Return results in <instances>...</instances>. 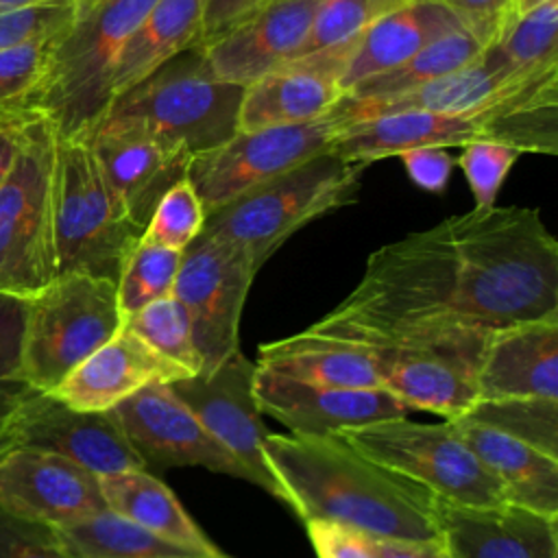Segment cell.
Here are the masks:
<instances>
[{"label": "cell", "mask_w": 558, "mask_h": 558, "mask_svg": "<svg viewBox=\"0 0 558 558\" xmlns=\"http://www.w3.org/2000/svg\"><path fill=\"white\" fill-rule=\"evenodd\" d=\"M558 316V242L532 207L449 216L377 248L325 318L493 331Z\"/></svg>", "instance_id": "6da1fadb"}, {"label": "cell", "mask_w": 558, "mask_h": 558, "mask_svg": "<svg viewBox=\"0 0 558 558\" xmlns=\"http://www.w3.org/2000/svg\"><path fill=\"white\" fill-rule=\"evenodd\" d=\"M264 456L303 523L329 521L381 541H440L436 497L340 436L268 434Z\"/></svg>", "instance_id": "7a4b0ae2"}, {"label": "cell", "mask_w": 558, "mask_h": 558, "mask_svg": "<svg viewBox=\"0 0 558 558\" xmlns=\"http://www.w3.org/2000/svg\"><path fill=\"white\" fill-rule=\"evenodd\" d=\"M305 331L364 347L381 388L408 410L445 421L464 416L477 403V366L490 331L469 327H366L320 318Z\"/></svg>", "instance_id": "3957f363"}, {"label": "cell", "mask_w": 558, "mask_h": 558, "mask_svg": "<svg viewBox=\"0 0 558 558\" xmlns=\"http://www.w3.org/2000/svg\"><path fill=\"white\" fill-rule=\"evenodd\" d=\"M242 94V85L211 72L198 44L113 98L96 124L137 131L196 155L238 131Z\"/></svg>", "instance_id": "277c9868"}, {"label": "cell", "mask_w": 558, "mask_h": 558, "mask_svg": "<svg viewBox=\"0 0 558 558\" xmlns=\"http://www.w3.org/2000/svg\"><path fill=\"white\" fill-rule=\"evenodd\" d=\"M155 0H98L52 41L31 107L59 135L83 137L105 113L116 59Z\"/></svg>", "instance_id": "5b68a950"}, {"label": "cell", "mask_w": 558, "mask_h": 558, "mask_svg": "<svg viewBox=\"0 0 558 558\" xmlns=\"http://www.w3.org/2000/svg\"><path fill=\"white\" fill-rule=\"evenodd\" d=\"M366 168L331 153L316 155L209 214L203 233L233 244L257 275L299 229L355 203Z\"/></svg>", "instance_id": "8992f818"}, {"label": "cell", "mask_w": 558, "mask_h": 558, "mask_svg": "<svg viewBox=\"0 0 558 558\" xmlns=\"http://www.w3.org/2000/svg\"><path fill=\"white\" fill-rule=\"evenodd\" d=\"M142 229L131 222L81 137L57 133L52 170L54 275L85 272L118 281Z\"/></svg>", "instance_id": "52a82bcc"}, {"label": "cell", "mask_w": 558, "mask_h": 558, "mask_svg": "<svg viewBox=\"0 0 558 558\" xmlns=\"http://www.w3.org/2000/svg\"><path fill=\"white\" fill-rule=\"evenodd\" d=\"M122 325L116 281L85 272L54 275L26 299L22 381L33 390L52 392Z\"/></svg>", "instance_id": "ba28073f"}, {"label": "cell", "mask_w": 558, "mask_h": 558, "mask_svg": "<svg viewBox=\"0 0 558 558\" xmlns=\"http://www.w3.org/2000/svg\"><path fill=\"white\" fill-rule=\"evenodd\" d=\"M54 124L35 116L0 183V292L20 299H31L54 277Z\"/></svg>", "instance_id": "9c48e42d"}, {"label": "cell", "mask_w": 558, "mask_h": 558, "mask_svg": "<svg viewBox=\"0 0 558 558\" xmlns=\"http://www.w3.org/2000/svg\"><path fill=\"white\" fill-rule=\"evenodd\" d=\"M338 436L445 504L469 508L510 504L501 484L462 442L449 421L416 423L403 416L353 427Z\"/></svg>", "instance_id": "30bf717a"}, {"label": "cell", "mask_w": 558, "mask_h": 558, "mask_svg": "<svg viewBox=\"0 0 558 558\" xmlns=\"http://www.w3.org/2000/svg\"><path fill=\"white\" fill-rule=\"evenodd\" d=\"M340 129L338 118L327 113L292 126L235 131L222 144L192 155L185 179L209 216L307 159L327 153Z\"/></svg>", "instance_id": "8fae6325"}, {"label": "cell", "mask_w": 558, "mask_h": 558, "mask_svg": "<svg viewBox=\"0 0 558 558\" xmlns=\"http://www.w3.org/2000/svg\"><path fill=\"white\" fill-rule=\"evenodd\" d=\"M255 272L248 259L229 242L201 235L183 251L172 286L183 305L203 371H214L240 349V320Z\"/></svg>", "instance_id": "7c38bea8"}, {"label": "cell", "mask_w": 558, "mask_h": 558, "mask_svg": "<svg viewBox=\"0 0 558 558\" xmlns=\"http://www.w3.org/2000/svg\"><path fill=\"white\" fill-rule=\"evenodd\" d=\"M525 83L501 94L497 100L466 113L401 111L342 126L333 135L327 153L344 161L371 166L377 159L399 157L401 153L421 146L453 148L477 140H495L512 146L517 105Z\"/></svg>", "instance_id": "4fadbf2b"}, {"label": "cell", "mask_w": 558, "mask_h": 558, "mask_svg": "<svg viewBox=\"0 0 558 558\" xmlns=\"http://www.w3.org/2000/svg\"><path fill=\"white\" fill-rule=\"evenodd\" d=\"M255 368V362L238 349L214 371L196 373L168 386L201 425L248 469L253 484L290 508L288 493L264 456V440L270 432L262 421L253 392Z\"/></svg>", "instance_id": "5bb4252c"}, {"label": "cell", "mask_w": 558, "mask_h": 558, "mask_svg": "<svg viewBox=\"0 0 558 558\" xmlns=\"http://www.w3.org/2000/svg\"><path fill=\"white\" fill-rule=\"evenodd\" d=\"M111 414L148 471L201 466L253 484L248 469L201 425L168 384L137 390L111 408Z\"/></svg>", "instance_id": "9a60e30c"}, {"label": "cell", "mask_w": 558, "mask_h": 558, "mask_svg": "<svg viewBox=\"0 0 558 558\" xmlns=\"http://www.w3.org/2000/svg\"><path fill=\"white\" fill-rule=\"evenodd\" d=\"M17 447L59 453L98 477L148 471L111 410H74L50 392L35 390L20 408L13 427V449Z\"/></svg>", "instance_id": "2e32d148"}, {"label": "cell", "mask_w": 558, "mask_h": 558, "mask_svg": "<svg viewBox=\"0 0 558 558\" xmlns=\"http://www.w3.org/2000/svg\"><path fill=\"white\" fill-rule=\"evenodd\" d=\"M105 508L98 475L63 456L28 447L0 456V510L44 525H65Z\"/></svg>", "instance_id": "e0dca14e"}, {"label": "cell", "mask_w": 558, "mask_h": 558, "mask_svg": "<svg viewBox=\"0 0 558 558\" xmlns=\"http://www.w3.org/2000/svg\"><path fill=\"white\" fill-rule=\"evenodd\" d=\"M253 392L259 412L277 418L296 436H338L353 427L408 416V408L384 388L314 386L259 366Z\"/></svg>", "instance_id": "ac0fdd59"}, {"label": "cell", "mask_w": 558, "mask_h": 558, "mask_svg": "<svg viewBox=\"0 0 558 558\" xmlns=\"http://www.w3.org/2000/svg\"><path fill=\"white\" fill-rule=\"evenodd\" d=\"M81 140L87 142L105 181L142 231L159 198L185 179L192 157L179 144L105 124L92 126Z\"/></svg>", "instance_id": "d6986e66"}, {"label": "cell", "mask_w": 558, "mask_h": 558, "mask_svg": "<svg viewBox=\"0 0 558 558\" xmlns=\"http://www.w3.org/2000/svg\"><path fill=\"white\" fill-rule=\"evenodd\" d=\"M320 0H272L216 39L201 44L211 72L233 85H251L294 59Z\"/></svg>", "instance_id": "ffe728a7"}, {"label": "cell", "mask_w": 558, "mask_h": 558, "mask_svg": "<svg viewBox=\"0 0 558 558\" xmlns=\"http://www.w3.org/2000/svg\"><path fill=\"white\" fill-rule=\"evenodd\" d=\"M440 543L451 558H558V517L523 506H453L436 499Z\"/></svg>", "instance_id": "44dd1931"}, {"label": "cell", "mask_w": 558, "mask_h": 558, "mask_svg": "<svg viewBox=\"0 0 558 558\" xmlns=\"http://www.w3.org/2000/svg\"><path fill=\"white\" fill-rule=\"evenodd\" d=\"M475 384L477 401L558 399V316L493 329Z\"/></svg>", "instance_id": "7402d4cb"}, {"label": "cell", "mask_w": 558, "mask_h": 558, "mask_svg": "<svg viewBox=\"0 0 558 558\" xmlns=\"http://www.w3.org/2000/svg\"><path fill=\"white\" fill-rule=\"evenodd\" d=\"M558 68V65H556ZM554 70V68H547ZM541 70V72H547ZM521 74L510 70L499 57L484 48L482 54L460 70H453L436 81H429L405 94L386 98H349L344 96L336 107L333 116L342 126L357 124L368 118L401 113V111H427V113H466L475 111L527 78L541 74Z\"/></svg>", "instance_id": "603a6c76"}, {"label": "cell", "mask_w": 558, "mask_h": 558, "mask_svg": "<svg viewBox=\"0 0 558 558\" xmlns=\"http://www.w3.org/2000/svg\"><path fill=\"white\" fill-rule=\"evenodd\" d=\"M190 377L172 362L157 355L124 325L87 355L50 395L83 412H107L153 384H172Z\"/></svg>", "instance_id": "cb8c5ba5"}, {"label": "cell", "mask_w": 558, "mask_h": 558, "mask_svg": "<svg viewBox=\"0 0 558 558\" xmlns=\"http://www.w3.org/2000/svg\"><path fill=\"white\" fill-rule=\"evenodd\" d=\"M344 98L338 81L316 65L292 59L244 87L238 131L292 126L325 118Z\"/></svg>", "instance_id": "d4e9b609"}, {"label": "cell", "mask_w": 558, "mask_h": 558, "mask_svg": "<svg viewBox=\"0 0 558 558\" xmlns=\"http://www.w3.org/2000/svg\"><path fill=\"white\" fill-rule=\"evenodd\" d=\"M458 28H462L458 17L438 0H412L386 13L355 37V48L340 76L344 96L357 83L403 63Z\"/></svg>", "instance_id": "484cf974"}, {"label": "cell", "mask_w": 558, "mask_h": 558, "mask_svg": "<svg viewBox=\"0 0 558 558\" xmlns=\"http://www.w3.org/2000/svg\"><path fill=\"white\" fill-rule=\"evenodd\" d=\"M462 442L501 484L514 506L558 517V458L471 418H449Z\"/></svg>", "instance_id": "4316f807"}, {"label": "cell", "mask_w": 558, "mask_h": 558, "mask_svg": "<svg viewBox=\"0 0 558 558\" xmlns=\"http://www.w3.org/2000/svg\"><path fill=\"white\" fill-rule=\"evenodd\" d=\"M259 368L314 386L381 388L371 353L349 340L299 331L294 336L259 344Z\"/></svg>", "instance_id": "83f0119b"}, {"label": "cell", "mask_w": 558, "mask_h": 558, "mask_svg": "<svg viewBox=\"0 0 558 558\" xmlns=\"http://www.w3.org/2000/svg\"><path fill=\"white\" fill-rule=\"evenodd\" d=\"M100 493L109 510L131 519L159 538L198 556H227L187 514L174 493L150 471L102 475Z\"/></svg>", "instance_id": "f1b7e54d"}, {"label": "cell", "mask_w": 558, "mask_h": 558, "mask_svg": "<svg viewBox=\"0 0 558 558\" xmlns=\"http://www.w3.org/2000/svg\"><path fill=\"white\" fill-rule=\"evenodd\" d=\"M205 0H155L124 41L109 83L111 100L179 52L201 44ZM109 100V102H111Z\"/></svg>", "instance_id": "f546056e"}, {"label": "cell", "mask_w": 558, "mask_h": 558, "mask_svg": "<svg viewBox=\"0 0 558 558\" xmlns=\"http://www.w3.org/2000/svg\"><path fill=\"white\" fill-rule=\"evenodd\" d=\"M70 558H179L190 554L131 519L105 508L85 519L50 525Z\"/></svg>", "instance_id": "4dcf8cb0"}, {"label": "cell", "mask_w": 558, "mask_h": 558, "mask_svg": "<svg viewBox=\"0 0 558 558\" xmlns=\"http://www.w3.org/2000/svg\"><path fill=\"white\" fill-rule=\"evenodd\" d=\"M482 50L484 48L477 44L473 35H469L464 28H458L432 41L429 46H425L403 63L357 83L353 89H349L347 96L349 98H386V96L405 94L453 70L464 68L466 63L475 61L482 54Z\"/></svg>", "instance_id": "1f68e13d"}, {"label": "cell", "mask_w": 558, "mask_h": 558, "mask_svg": "<svg viewBox=\"0 0 558 558\" xmlns=\"http://www.w3.org/2000/svg\"><path fill=\"white\" fill-rule=\"evenodd\" d=\"M499 61L521 74L558 65V0H545L519 13L488 46Z\"/></svg>", "instance_id": "d6a6232c"}, {"label": "cell", "mask_w": 558, "mask_h": 558, "mask_svg": "<svg viewBox=\"0 0 558 558\" xmlns=\"http://www.w3.org/2000/svg\"><path fill=\"white\" fill-rule=\"evenodd\" d=\"M124 327L190 377L203 371L190 318L174 294H166L144 305L124 320Z\"/></svg>", "instance_id": "836d02e7"}, {"label": "cell", "mask_w": 558, "mask_h": 558, "mask_svg": "<svg viewBox=\"0 0 558 558\" xmlns=\"http://www.w3.org/2000/svg\"><path fill=\"white\" fill-rule=\"evenodd\" d=\"M464 418L488 425L551 458H558V399L477 401Z\"/></svg>", "instance_id": "e575fe53"}, {"label": "cell", "mask_w": 558, "mask_h": 558, "mask_svg": "<svg viewBox=\"0 0 558 558\" xmlns=\"http://www.w3.org/2000/svg\"><path fill=\"white\" fill-rule=\"evenodd\" d=\"M24 314L26 299L0 292V456L13 449L15 418L35 392L20 377Z\"/></svg>", "instance_id": "d590c367"}, {"label": "cell", "mask_w": 558, "mask_h": 558, "mask_svg": "<svg viewBox=\"0 0 558 558\" xmlns=\"http://www.w3.org/2000/svg\"><path fill=\"white\" fill-rule=\"evenodd\" d=\"M181 255L183 251H172L140 240V244L126 257L116 281L122 320H126L144 305L172 294Z\"/></svg>", "instance_id": "8d00e7d4"}, {"label": "cell", "mask_w": 558, "mask_h": 558, "mask_svg": "<svg viewBox=\"0 0 558 558\" xmlns=\"http://www.w3.org/2000/svg\"><path fill=\"white\" fill-rule=\"evenodd\" d=\"M408 2L412 0H320L310 33L296 57L353 39L373 22L395 9L405 7Z\"/></svg>", "instance_id": "74e56055"}, {"label": "cell", "mask_w": 558, "mask_h": 558, "mask_svg": "<svg viewBox=\"0 0 558 558\" xmlns=\"http://www.w3.org/2000/svg\"><path fill=\"white\" fill-rule=\"evenodd\" d=\"M207 214L203 203L187 179L174 183L155 205L144 231L142 242L185 251L203 231Z\"/></svg>", "instance_id": "f35d334b"}, {"label": "cell", "mask_w": 558, "mask_h": 558, "mask_svg": "<svg viewBox=\"0 0 558 558\" xmlns=\"http://www.w3.org/2000/svg\"><path fill=\"white\" fill-rule=\"evenodd\" d=\"M52 41L46 39L0 52V118L37 113L31 100L46 70Z\"/></svg>", "instance_id": "ab89813d"}, {"label": "cell", "mask_w": 558, "mask_h": 558, "mask_svg": "<svg viewBox=\"0 0 558 558\" xmlns=\"http://www.w3.org/2000/svg\"><path fill=\"white\" fill-rule=\"evenodd\" d=\"M460 148L462 153L456 159V163L460 166L466 185L473 194V209L495 207L497 194L521 153L510 144L495 140H477Z\"/></svg>", "instance_id": "60d3db41"}, {"label": "cell", "mask_w": 558, "mask_h": 558, "mask_svg": "<svg viewBox=\"0 0 558 558\" xmlns=\"http://www.w3.org/2000/svg\"><path fill=\"white\" fill-rule=\"evenodd\" d=\"M76 15L74 0H48L26 9L0 13V52L54 39Z\"/></svg>", "instance_id": "b9f144b4"}, {"label": "cell", "mask_w": 558, "mask_h": 558, "mask_svg": "<svg viewBox=\"0 0 558 558\" xmlns=\"http://www.w3.org/2000/svg\"><path fill=\"white\" fill-rule=\"evenodd\" d=\"M0 558H70L50 525L0 510Z\"/></svg>", "instance_id": "7bdbcfd3"}, {"label": "cell", "mask_w": 558, "mask_h": 558, "mask_svg": "<svg viewBox=\"0 0 558 558\" xmlns=\"http://www.w3.org/2000/svg\"><path fill=\"white\" fill-rule=\"evenodd\" d=\"M477 39L482 48L493 46L517 15V0H438Z\"/></svg>", "instance_id": "ee69618b"}, {"label": "cell", "mask_w": 558, "mask_h": 558, "mask_svg": "<svg viewBox=\"0 0 558 558\" xmlns=\"http://www.w3.org/2000/svg\"><path fill=\"white\" fill-rule=\"evenodd\" d=\"M399 159L410 181L429 194H442L447 190L456 166L453 155L442 146L410 148L401 153Z\"/></svg>", "instance_id": "f6af8a7d"}, {"label": "cell", "mask_w": 558, "mask_h": 558, "mask_svg": "<svg viewBox=\"0 0 558 558\" xmlns=\"http://www.w3.org/2000/svg\"><path fill=\"white\" fill-rule=\"evenodd\" d=\"M307 536L318 558H375L371 538L347 525L305 521Z\"/></svg>", "instance_id": "bcb514c9"}, {"label": "cell", "mask_w": 558, "mask_h": 558, "mask_svg": "<svg viewBox=\"0 0 558 558\" xmlns=\"http://www.w3.org/2000/svg\"><path fill=\"white\" fill-rule=\"evenodd\" d=\"M268 0H205L203 7V26H201V44H207L233 28L251 13L262 9Z\"/></svg>", "instance_id": "7dc6e473"}, {"label": "cell", "mask_w": 558, "mask_h": 558, "mask_svg": "<svg viewBox=\"0 0 558 558\" xmlns=\"http://www.w3.org/2000/svg\"><path fill=\"white\" fill-rule=\"evenodd\" d=\"M371 547L375 558H451V554L445 549L440 541L414 543V541L371 538Z\"/></svg>", "instance_id": "c3c4849f"}, {"label": "cell", "mask_w": 558, "mask_h": 558, "mask_svg": "<svg viewBox=\"0 0 558 558\" xmlns=\"http://www.w3.org/2000/svg\"><path fill=\"white\" fill-rule=\"evenodd\" d=\"M35 116H39V113H28V116H20V118H0V183L7 177L11 163L17 155V148H20V142L24 135V126Z\"/></svg>", "instance_id": "681fc988"}, {"label": "cell", "mask_w": 558, "mask_h": 558, "mask_svg": "<svg viewBox=\"0 0 558 558\" xmlns=\"http://www.w3.org/2000/svg\"><path fill=\"white\" fill-rule=\"evenodd\" d=\"M41 2H48V0H0V13L26 9V7H33V4H41Z\"/></svg>", "instance_id": "f907efd6"}, {"label": "cell", "mask_w": 558, "mask_h": 558, "mask_svg": "<svg viewBox=\"0 0 558 558\" xmlns=\"http://www.w3.org/2000/svg\"><path fill=\"white\" fill-rule=\"evenodd\" d=\"M98 0H74V7H76V11H83V9H87V7H92V4H96Z\"/></svg>", "instance_id": "816d5d0a"}, {"label": "cell", "mask_w": 558, "mask_h": 558, "mask_svg": "<svg viewBox=\"0 0 558 558\" xmlns=\"http://www.w3.org/2000/svg\"><path fill=\"white\" fill-rule=\"evenodd\" d=\"M179 558H211V556H179ZM222 558H231V556H222Z\"/></svg>", "instance_id": "f5cc1de1"}, {"label": "cell", "mask_w": 558, "mask_h": 558, "mask_svg": "<svg viewBox=\"0 0 558 558\" xmlns=\"http://www.w3.org/2000/svg\"><path fill=\"white\" fill-rule=\"evenodd\" d=\"M268 2H272V0H268ZM268 2H266V4H268Z\"/></svg>", "instance_id": "db71d44e"}]
</instances>
